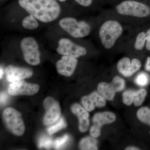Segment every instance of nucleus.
Masks as SVG:
<instances>
[{"label": "nucleus", "mask_w": 150, "mask_h": 150, "mask_svg": "<svg viewBox=\"0 0 150 150\" xmlns=\"http://www.w3.org/2000/svg\"><path fill=\"white\" fill-rule=\"evenodd\" d=\"M71 112L79 119V129L80 132L84 133L87 131L89 126V114L88 111L81 105L77 103L72 105Z\"/></svg>", "instance_id": "nucleus-17"}, {"label": "nucleus", "mask_w": 150, "mask_h": 150, "mask_svg": "<svg viewBox=\"0 0 150 150\" xmlns=\"http://www.w3.org/2000/svg\"><path fill=\"white\" fill-rule=\"evenodd\" d=\"M21 49L25 62L32 66L40 62V54L36 40L32 37H25L21 42Z\"/></svg>", "instance_id": "nucleus-6"}, {"label": "nucleus", "mask_w": 150, "mask_h": 150, "mask_svg": "<svg viewBox=\"0 0 150 150\" xmlns=\"http://www.w3.org/2000/svg\"><path fill=\"white\" fill-rule=\"evenodd\" d=\"M0 73H1V74H0V78H1V79L2 78L3 74H4V71H3L2 68L1 67V69H0Z\"/></svg>", "instance_id": "nucleus-31"}, {"label": "nucleus", "mask_w": 150, "mask_h": 150, "mask_svg": "<svg viewBox=\"0 0 150 150\" xmlns=\"http://www.w3.org/2000/svg\"><path fill=\"white\" fill-rule=\"evenodd\" d=\"M142 63L139 59H130L127 57L121 58L118 61L117 69L118 72L125 77H130L137 72L142 67Z\"/></svg>", "instance_id": "nucleus-12"}, {"label": "nucleus", "mask_w": 150, "mask_h": 150, "mask_svg": "<svg viewBox=\"0 0 150 150\" xmlns=\"http://www.w3.org/2000/svg\"><path fill=\"white\" fill-rule=\"evenodd\" d=\"M78 64L77 58L63 56L56 63V69L59 74L67 77L71 76L74 73Z\"/></svg>", "instance_id": "nucleus-13"}, {"label": "nucleus", "mask_w": 150, "mask_h": 150, "mask_svg": "<svg viewBox=\"0 0 150 150\" xmlns=\"http://www.w3.org/2000/svg\"><path fill=\"white\" fill-rule=\"evenodd\" d=\"M116 120V116L113 112L105 111L96 113L93 118V125L90 130V134L92 137L98 138L101 134V129L105 124H110Z\"/></svg>", "instance_id": "nucleus-10"}, {"label": "nucleus", "mask_w": 150, "mask_h": 150, "mask_svg": "<svg viewBox=\"0 0 150 150\" xmlns=\"http://www.w3.org/2000/svg\"><path fill=\"white\" fill-rule=\"evenodd\" d=\"M69 137L67 134L65 135L63 137L56 139L54 143V148L56 149H59L60 148L62 147V146H64L69 141Z\"/></svg>", "instance_id": "nucleus-25"}, {"label": "nucleus", "mask_w": 150, "mask_h": 150, "mask_svg": "<svg viewBox=\"0 0 150 150\" xmlns=\"http://www.w3.org/2000/svg\"><path fill=\"white\" fill-rule=\"evenodd\" d=\"M58 44L56 51L63 56L79 58L85 56L87 53L85 47L74 43L69 38H61L59 40Z\"/></svg>", "instance_id": "nucleus-8"}, {"label": "nucleus", "mask_w": 150, "mask_h": 150, "mask_svg": "<svg viewBox=\"0 0 150 150\" xmlns=\"http://www.w3.org/2000/svg\"><path fill=\"white\" fill-rule=\"evenodd\" d=\"M3 119L8 129L17 136H21L24 134V123L21 114L12 108H8L4 110Z\"/></svg>", "instance_id": "nucleus-5"}, {"label": "nucleus", "mask_w": 150, "mask_h": 150, "mask_svg": "<svg viewBox=\"0 0 150 150\" xmlns=\"http://www.w3.org/2000/svg\"><path fill=\"white\" fill-rule=\"evenodd\" d=\"M97 144V141L94 137H86L81 140L79 148L83 150H98Z\"/></svg>", "instance_id": "nucleus-18"}, {"label": "nucleus", "mask_w": 150, "mask_h": 150, "mask_svg": "<svg viewBox=\"0 0 150 150\" xmlns=\"http://www.w3.org/2000/svg\"><path fill=\"white\" fill-rule=\"evenodd\" d=\"M39 86L36 84L28 83L24 81L13 82L9 86L8 93L13 96H32L38 92Z\"/></svg>", "instance_id": "nucleus-11"}, {"label": "nucleus", "mask_w": 150, "mask_h": 150, "mask_svg": "<svg viewBox=\"0 0 150 150\" xmlns=\"http://www.w3.org/2000/svg\"><path fill=\"white\" fill-rule=\"evenodd\" d=\"M67 124L64 118L61 117L59 121L53 126L49 127L47 129L48 134L50 135L55 134L61 129H64L67 127Z\"/></svg>", "instance_id": "nucleus-22"}, {"label": "nucleus", "mask_w": 150, "mask_h": 150, "mask_svg": "<svg viewBox=\"0 0 150 150\" xmlns=\"http://www.w3.org/2000/svg\"><path fill=\"white\" fill-rule=\"evenodd\" d=\"M147 94L146 91L144 88L137 91H126L123 94V103L127 106H130L132 103H134L135 106H140L144 101Z\"/></svg>", "instance_id": "nucleus-15"}, {"label": "nucleus", "mask_w": 150, "mask_h": 150, "mask_svg": "<svg viewBox=\"0 0 150 150\" xmlns=\"http://www.w3.org/2000/svg\"><path fill=\"white\" fill-rule=\"evenodd\" d=\"M18 4L28 13L44 23L54 21L61 13V6L57 0H18Z\"/></svg>", "instance_id": "nucleus-1"}, {"label": "nucleus", "mask_w": 150, "mask_h": 150, "mask_svg": "<svg viewBox=\"0 0 150 150\" xmlns=\"http://www.w3.org/2000/svg\"><path fill=\"white\" fill-rule=\"evenodd\" d=\"M124 32L123 25L117 20L108 19L103 22L98 30V36L102 47L106 50L114 48Z\"/></svg>", "instance_id": "nucleus-2"}, {"label": "nucleus", "mask_w": 150, "mask_h": 150, "mask_svg": "<svg viewBox=\"0 0 150 150\" xmlns=\"http://www.w3.org/2000/svg\"><path fill=\"white\" fill-rule=\"evenodd\" d=\"M74 1L81 6L85 8L89 7L93 4V0H74Z\"/></svg>", "instance_id": "nucleus-26"}, {"label": "nucleus", "mask_w": 150, "mask_h": 150, "mask_svg": "<svg viewBox=\"0 0 150 150\" xmlns=\"http://www.w3.org/2000/svg\"><path fill=\"white\" fill-rule=\"evenodd\" d=\"M149 81V76L146 74L144 73L139 74L135 79V82L138 85L142 86H144L148 85Z\"/></svg>", "instance_id": "nucleus-24"}, {"label": "nucleus", "mask_w": 150, "mask_h": 150, "mask_svg": "<svg viewBox=\"0 0 150 150\" xmlns=\"http://www.w3.org/2000/svg\"><path fill=\"white\" fill-rule=\"evenodd\" d=\"M125 87V80L119 76H115L110 83L102 82L98 84V92L106 100L112 101L116 93L122 91Z\"/></svg>", "instance_id": "nucleus-7"}, {"label": "nucleus", "mask_w": 150, "mask_h": 150, "mask_svg": "<svg viewBox=\"0 0 150 150\" xmlns=\"http://www.w3.org/2000/svg\"><path fill=\"white\" fill-rule=\"evenodd\" d=\"M145 70L148 71H150V57H148L145 67Z\"/></svg>", "instance_id": "nucleus-29"}, {"label": "nucleus", "mask_w": 150, "mask_h": 150, "mask_svg": "<svg viewBox=\"0 0 150 150\" xmlns=\"http://www.w3.org/2000/svg\"><path fill=\"white\" fill-rule=\"evenodd\" d=\"M146 48L148 51H150V28L146 32Z\"/></svg>", "instance_id": "nucleus-28"}, {"label": "nucleus", "mask_w": 150, "mask_h": 150, "mask_svg": "<svg viewBox=\"0 0 150 150\" xmlns=\"http://www.w3.org/2000/svg\"><path fill=\"white\" fill-rule=\"evenodd\" d=\"M137 116L142 123L150 126V108L147 107L141 108L137 111Z\"/></svg>", "instance_id": "nucleus-21"}, {"label": "nucleus", "mask_w": 150, "mask_h": 150, "mask_svg": "<svg viewBox=\"0 0 150 150\" xmlns=\"http://www.w3.org/2000/svg\"><path fill=\"white\" fill-rule=\"evenodd\" d=\"M53 144V140L47 136H42L38 141V147L39 148H44L48 149L51 148Z\"/></svg>", "instance_id": "nucleus-23"}, {"label": "nucleus", "mask_w": 150, "mask_h": 150, "mask_svg": "<svg viewBox=\"0 0 150 150\" xmlns=\"http://www.w3.org/2000/svg\"><path fill=\"white\" fill-rule=\"evenodd\" d=\"M60 3H64L65 2L67 1V0H57Z\"/></svg>", "instance_id": "nucleus-32"}, {"label": "nucleus", "mask_w": 150, "mask_h": 150, "mask_svg": "<svg viewBox=\"0 0 150 150\" xmlns=\"http://www.w3.org/2000/svg\"><path fill=\"white\" fill-rule=\"evenodd\" d=\"M115 13L120 16L133 18L147 17L150 15V8L137 0H124L114 8Z\"/></svg>", "instance_id": "nucleus-3"}, {"label": "nucleus", "mask_w": 150, "mask_h": 150, "mask_svg": "<svg viewBox=\"0 0 150 150\" xmlns=\"http://www.w3.org/2000/svg\"><path fill=\"white\" fill-rule=\"evenodd\" d=\"M37 21L34 16L29 14L23 19L22 22V25L25 29L33 30L39 26Z\"/></svg>", "instance_id": "nucleus-20"}, {"label": "nucleus", "mask_w": 150, "mask_h": 150, "mask_svg": "<svg viewBox=\"0 0 150 150\" xmlns=\"http://www.w3.org/2000/svg\"><path fill=\"white\" fill-rule=\"evenodd\" d=\"M146 32L142 31L136 35L133 46L136 51H142L146 46Z\"/></svg>", "instance_id": "nucleus-19"}, {"label": "nucleus", "mask_w": 150, "mask_h": 150, "mask_svg": "<svg viewBox=\"0 0 150 150\" xmlns=\"http://www.w3.org/2000/svg\"><path fill=\"white\" fill-rule=\"evenodd\" d=\"M6 79L9 82L22 81L32 76L33 72L29 69L10 65L5 70Z\"/></svg>", "instance_id": "nucleus-14"}, {"label": "nucleus", "mask_w": 150, "mask_h": 150, "mask_svg": "<svg viewBox=\"0 0 150 150\" xmlns=\"http://www.w3.org/2000/svg\"><path fill=\"white\" fill-rule=\"evenodd\" d=\"M9 97L6 93L1 92V105L5 104L8 100Z\"/></svg>", "instance_id": "nucleus-27"}, {"label": "nucleus", "mask_w": 150, "mask_h": 150, "mask_svg": "<svg viewBox=\"0 0 150 150\" xmlns=\"http://www.w3.org/2000/svg\"><path fill=\"white\" fill-rule=\"evenodd\" d=\"M59 25L71 37L81 38L88 36L91 32L90 24L85 21H78L76 18L67 17L61 19Z\"/></svg>", "instance_id": "nucleus-4"}, {"label": "nucleus", "mask_w": 150, "mask_h": 150, "mask_svg": "<svg viewBox=\"0 0 150 150\" xmlns=\"http://www.w3.org/2000/svg\"><path fill=\"white\" fill-rule=\"evenodd\" d=\"M45 114L43 122L46 126L56 123L60 118L61 110L59 102L51 97L46 98L43 101Z\"/></svg>", "instance_id": "nucleus-9"}, {"label": "nucleus", "mask_w": 150, "mask_h": 150, "mask_svg": "<svg viewBox=\"0 0 150 150\" xmlns=\"http://www.w3.org/2000/svg\"><path fill=\"white\" fill-rule=\"evenodd\" d=\"M106 99L98 92H93L88 95L83 96L81 103L88 112L94 110L96 107L102 108L106 104Z\"/></svg>", "instance_id": "nucleus-16"}, {"label": "nucleus", "mask_w": 150, "mask_h": 150, "mask_svg": "<svg viewBox=\"0 0 150 150\" xmlns=\"http://www.w3.org/2000/svg\"><path fill=\"white\" fill-rule=\"evenodd\" d=\"M126 150H140L139 148L134 146H129L125 149Z\"/></svg>", "instance_id": "nucleus-30"}]
</instances>
